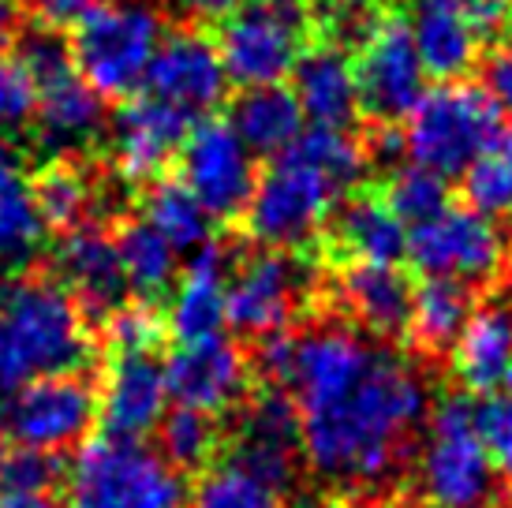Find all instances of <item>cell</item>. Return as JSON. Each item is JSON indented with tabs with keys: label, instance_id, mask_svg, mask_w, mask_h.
I'll list each match as a JSON object with an SVG mask.
<instances>
[{
	"label": "cell",
	"instance_id": "6da1fadb",
	"mask_svg": "<svg viewBox=\"0 0 512 508\" xmlns=\"http://www.w3.org/2000/svg\"><path fill=\"white\" fill-rule=\"evenodd\" d=\"M255 367L292 396L303 464L333 490L359 494L393 479L434 408L412 363L341 322L262 337Z\"/></svg>",
	"mask_w": 512,
	"mask_h": 508
},
{
	"label": "cell",
	"instance_id": "7a4b0ae2",
	"mask_svg": "<svg viewBox=\"0 0 512 508\" xmlns=\"http://www.w3.org/2000/svg\"><path fill=\"white\" fill-rule=\"evenodd\" d=\"M367 165V146L348 127H303V135L258 176L243 210L247 236L262 243V251H303L359 187Z\"/></svg>",
	"mask_w": 512,
	"mask_h": 508
},
{
	"label": "cell",
	"instance_id": "3957f363",
	"mask_svg": "<svg viewBox=\"0 0 512 508\" xmlns=\"http://www.w3.org/2000/svg\"><path fill=\"white\" fill-rule=\"evenodd\" d=\"M90 363V325L64 284L34 273L0 281V393Z\"/></svg>",
	"mask_w": 512,
	"mask_h": 508
},
{
	"label": "cell",
	"instance_id": "277c9868",
	"mask_svg": "<svg viewBox=\"0 0 512 508\" xmlns=\"http://www.w3.org/2000/svg\"><path fill=\"white\" fill-rule=\"evenodd\" d=\"M64 508H184V475L143 441L94 438L64 475Z\"/></svg>",
	"mask_w": 512,
	"mask_h": 508
},
{
	"label": "cell",
	"instance_id": "5b68a950",
	"mask_svg": "<svg viewBox=\"0 0 512 508\" xmlns=\"http://www.w3.org/2000/svg\"><path fill=\"white\" fill-rule=\"evenodd\" d=\"M165 23L143 0H98L72 27V60L101 98H131L146 86Z\"/></svg>",
	"mask_w": 512,
	"mask_h": 508
},
{
	"label": "cell",
	"instance_id": "8992f818",
	"mask_svg": "<svg viewBox=\"0 0 512 508\" xmlns=\"http://www.w3.org/2000/svg\"><path fill=\"white\" fill-rule=\"evenodd\" d=\"M501 131V109L483 86L441 83L404 116V154L412 157V165L453 180L483 157Z\"/></svg>",
	"mask_w": 512,
	"mask_h": 508
},
{
	"label": "cell",
	"instance_id": "52a82bcc",
	"mask_svg": "<svg viewBox=\"0 0 512 508\" xmlns=\"http://www.w3.org/2000/svg\"><path fill=\"white\" fill-rule=\"evenodd\" d=\"M498 471L475 426V404L445 396L430 408L415 456V490L430 508H483Z\"/></svg>",
	"mask_w": 512,
	"mask_h": 508
},
{
	"label": "cell",
	"instance_id": "ba28073f",
	"mask_svg": "<svg viewBox=\"0 0 512 508\" xmlns=\"http://www.w3.org/2000/svg\"><path fill=\"white\" fill-rule=\"evenodd\" d=\"M19 64L34 86V116L49 150H75L105 127V98L86 83L60 30L34 27L19 38Z\"/></svg>",
	"mask_w": 512,
	"mask_h": 508
},
{
	"label": "cell",
	"instance_id": "9c48e42d",
	"mask_svg": "<svg viewBox=\"0 0 512 508\" xmlns=\"http://www.w3.org/2000/svg\"><path fill=\"white\" fill-rule=\"evenodd\" d=\"M311 4L307 0H247L228 15L217 34L228 83L273 86L292 79L311 38Z\"/></svg>",
	"mask_w": 512,
	"mask_h": 508
},
{
	"label": "cell",
	"instance_id": "30bf717a",
	"mask_svg": "<svg viewBox=\"0 0 512 508\" xmlns=\"http://www.w3.org/2000/svg\"><path fill=\"white\" fill-rule=\"evenodd\" d=\"M98 423V389L83 374H49L0 393V438L19 449L64 452Z\"/></svg>",
	"mask_w": 512,
	"mask_h": 508
},
{
	"label": "cell",
	"instance_id": "8fae6325",
	"mask_svg": "<svg viewBox=\"0 0 512 508\" xmlns=\"http://www.w3.org/2000/svg\"><path fill=\"white\" fill-rule=\"evenodd\" d=\"M423 277L456 284L494 281L509 262V240L498 221L471 206H445L438 217L408 228V254Z\"/></svg>",
	"mask_w": 512,
	"mask_h": 508
},
{
	"label": "cell",
	"instance_id": "7c38bea8",
	"mask_svg": "<svg viewBox=\"0 0 512 508\" xmlns=\"http://www.w3.org/2000/svg\"><path fill=\"white\" fill-rule=\"evenodd\" d=\"M314 288L311 266L288 251L247 254L228 273L225 322L243 337L285 333Z\"/></svg>",
	"mask_w": 512,
	"mask_h": 508
},
{
	"label": "cell",
	"instance_id": "4fadbf2b",
	"mask_svg": "<svg viewBox=\"0 0 512 508\" xmlns=\"http://www.w3.org/2000/svg\"><path fill=\"white\" fill-rule=\"evenodd\" d=\"M180 180L214 221L240 217L255 195V154L228 120H199L180 146Z\"/></svg>",
	"mask_w": 512,
	"mask_h": 508
},
{
	"label": "cell",
	"instance_id": "5bb4252c",
	"mask_svg": "<svg viewBox=\"0 0 512 508\" xmlns=\"http://www.w3.org/2000/svg\"><path fill=\"white\" fill-rule=\"evenodd\" d=\"M356 79L359 109L378 124H397L419 105L427 94V68L415 53L408 19L382 15V23L359 45Z\"/></svg>",
	"mask_w": 512,
	"mask_h": 508
},
{
	"label": "cell",
	"instance_id": "9a60e30c",
	"mask_svg": "<svg viewBox=\"0 0 512 508\" xmlns=\"http://www.w3.org/2000/svg\"><path fill=\"white\" fill-rule=\"evenodd\" d=\"M146 94L187 113L191 120L214 113L228 94V71L214 38L199 27L165 34L146 75Z\"/></svg>",
	"mask_w": 512,
	"mask_h": 508
},
{
	"label": "cell",
	"instance_id": "2e32d148",
	"mask_svg": "<svg viewBox=\"0 0 512 508\" xmlns=\"http://www.w3.org/2000/svg\"><path fill=\"white\" fill-rule=\"evenodd\" d=\"M165 381L176 408H191L217 419L243 404L247 381H251V359L240 344H232L221 333L206 340H187L169 355Z\"/></svg>",
	"mask_w": 512,
	"mask_h": 508
},
{
	"label": "cell",
	"instance_id": "e0dca14e",
	"mask_svg": "<svg viewBox=\"0 0 512 508\" xmlns=\"http://www.w3.org/2000/svg\"><path fill=\"white\" fill-rule=\"evenodd\" d=\"M169 415L165 363L150 355H113L98 385V419L109 438L143 441Z\"/></svg>",
	"mask_w": 512,
	"mask_h": 508
},
{
	"label": "cell",
	"instance_id": "ac0fdd59",
	"mask_svg": "<svg viewBox=\"0 0 512 508\" xmlns=\"http://www.w3.org/2000/svg\"><path fill=\"white\" fill-rule=\"evenodd\" d=\"M232 460L255 471L258 479L273 482L277 490H288L303 460V441H299V411L285 389H266L240 408Z\"/></svg>",
	"mask_w": 512,
	"mask_h": 508
},
{
	"label": "cell",
	"instance_id": "d6986e66",
	"mask_svg": "<svg viewBox=\"0 0 512 508\" xmlns=\"http://www.w3.org/2000/svg\"><path fill=\"white\" fill-rule=\"evenodd\" d=\"M195 120L180 109L165 105L154 94L124 101L113 116L109 142H113L116 169L128 180H157L172 157H180Z\"/></svg>",
	"mask_w": 512,
	"mask_h": 508
},
{
	"label": "cell",
	"instance_id": "ffe728a7",
	"mask_svg": "<svg viewBox=\"0 0 512 508\" xmlns=\"http://www.w3.org/2000/svg\"><path fill=\"white\" fill-rule=\"evenodd\" d=\"M57 277L64 292L83 307V314H98V318L120 311L131 292L116 240L101 225L64 232L57 247Z\"/></svg>",
	"mask_w": 512,
	"mask_h": 508
},
{
	"label": "cell",
	"instance_id": "44dd1931",
	"mask_svg": "<svg viewBox=\"0 0 512 508\" xmlns=\"http://www.w3.org/2000/svg\"><path fill=\"white\" fill-rule=\"evenodd\" d=\"M412 296L415 284L397 262H344L337 273V299L370 340H397L408 333Z\"/></svg>",
	"mask_w": 512,
	"mask_h": 508
},
{
	"label": "cell",
	"instance_id": "7402d4cb",
	"mask_svg": "<svg viewBox=\"0 0 512 508\" xmlns=\"http://www.w3.org/2000/svg\"><path fill=\"white\" fill-rule=\"evenodd\" d=\"M232 254L225 243L210 240L206 247L187 258L180 281L172 288L165 329L172 337L187 340L217 337L225 329V296H228V273H232Z\"/></svg>",
	"mask_w": 512,
	"mask_h": 508
},
{
	"label": "cell",
	"instance_id": "603a6c76",
	"mask_svg": "<svg viewBox=\"0 0 512 508\" xmlns=\"http://www.w3.org/2000/svg\"><path fill=\"white\" fill-rule=\"evenodd\" d=\"M408 30L423 68L438 83H464V75L483 60V34L456 0H415Z\"/></svg>",
	"mask_w": 512,
	"mask_h": 508
},
{
	"label": "cell",
	"instance_id": "cb8c5ba5",
	"mask_svg": "<svg viewBox=\"0 0 512 508\" xmlns=\"http://www.w3.org/2000/svg\"><path fill=\"white\" fill-rule=\"evenodd\" d=\"M449 355H453L456 381L468 393L483 400L512 393V307L505 303L475 307Z\"/></svg>",
	"mask_w": 512,
	"mask_h": 508
},
{
	"label": "cell",
	"instance_id": "d4e9b609",
	"mask_svg": "<svg viewBox=\"0 0 512 508\" xmlns=\"http://www.w3.org/2000/svg\"><path fill=\"white\" fill-rule=\"evenodd\" d=\"M292 94L314 127H352L359 113L356 60L333 42L314 45L292 71Z\"/></svg>",
	"mask_w": 512,
	"mask_h": 508
},
{
	"label": "cell",
	"instance_id": "484cf974",
	"mask_svg": "<svg viewBox=\"0 0 512 508\" xmlns=\"http://www.w3.org/2000/svg\"><path fill=\"white\" fill-rule=\"evenodd\" d=\"M329 240L344 262H400L408 254V225L400 221L385 195L352 191L329 217Z\"/></svg>",
	"mask_w": 512,
	"mask_h": 508
},
{
	"label": "cell",
	"instance_id": "4316f807",
	"mask_svg": "<svg viewBox=\"0 0 512 508\" xmlns=\"http://www.w3.org/2000/svg\"><path fill=\"white\" fill-rule=\"evenodd\" d=\"M45 217L38 210L34 180L8 139H0V266H27L45 243Z\"/></svg>",
	"mask_w": 512,
	"mask_h": 508
},
{
	"label": "cell",
	"instance_id": "83f0119b",
	"mask_svg": "<svg viewBox=\"0 0 512 508\" xmlns=\"http://www.w3.org/2000/svg\"><path fill=\"white\" fill-rule=\"evenodd\" d=\"M228 124L251 154L277 157L303 135V109L292 86H251V90H240V98L232 101Z\"/></svg>",
	"mask_w": 512,
	"mask_h": 508
},
{
	"label": "cell",
	"instance_id": "f1b7e54d",
	"mask_svg": "<svg viewBox=\"0 0 512 508\" xmlns=\"http://www.w3.org/2000/svg\"><path fill=\"white\" fill-rule=\"evenodd\" d=\"M471 314H475V296L468 284L423 277V284L412 296L408 333L427 355H449L464 333V325L471 322Z\"/></svg>",
	"mask_w": 512,
	"mask_h": 508
},
{
	"label": "cell",
	"instance_id": "f546056e",
	"mask_svg": "<svg viewBox=\"0 0 512 508\" xmlns=\"http://www.w3.org/2000/svg\"><path fill=\"white\" fill-rule=\"evenodd\" d=\"M116 251H120V266L128 277V288L135 296L150 303V299L172 296V288L180 281V251L172 247L157 228L139 221H124L113 232Z\"/></svg>",
	"mask_w": 512,
	"mask_h": 508
},
{
	"label": "cell",
	"instance_id": "4dcf8cb0",
	"mask_svg": "<svg viewBox=\"0 0 512 508\" xmlns=\"http://www.w3.org/2000/svg\"><path fill=\"white\" fill-rule=\"evenodd\" d=\"M143 221L157 228L180 254H195L214 240V217L202 210V202L180 176H157L139 198Z\"/></svg>",
	"mask_w": 512,
	"mask_h": 508
},
{
	"label": "cell",
	"instance_id": "1f68e13d",
	"mask_svg": "<svg viewBox=\"0 0 512 508\" xmlns=\"http://www.w3.org/2000/svg\"><path fill=\"white\" fill-rule=\"evenodd\" d=\"M34 195H38L45 228H60V232L90 225V217L101 202L98 184L86 176L83 165L64 161V157L53 161L49 169H42V176L34 180Z\"/></svg>",
	"mask_w": 512,
	"mask_h": 508
},
{
	"label": "cell",
	"instance_id": "d6a6232c",
	"mask_svg": "<svg viewBox=\"0 0 512 508\" xmlns=\"http://www.w3.org/2000/svg\"><path fill=\"white\" fill-rule=\"evenodd\" d=\"M184 508H285V490L258 479L236 460H225L199 471Z\"/></svg>",
	"mask_w": 512,
	"mask_h": 508
},
{
	"label": "cell",
	"instance_id": "836d02e7",
	"mask_svg": "<svg viewBox=\"0 0 512 508\" xmlns=\"http://www.w3.org/2000/svg\"><path fill=\"white\" fill-rule=\"evenodd\" d=\"M464 191L471 210L486 213L490 221H512V127H505L464 172Z\"/></svg>",
	"mask_w": 512,
	"mask_h": 508
},
{
	"label": "cell",
	"instance_id": "e575fe53",
	"mask_svg": "<svg viewBox=\"0 0 512 508\" xmlns=\"http://www.w3.org/2000/svg\"><path fill=\"white\" fill-rule=\"evenodd\" d=\"M161 456L169 460L180 475L184 471H206L214 464L217 449H221V430H217L214 415H202V411L191 408H176L169 411L161 426Z\"/></svg>",
	"mask_w": 512,
	"mask_h": 508
},
{
	"label": "cell",
	"instance_id": "d590c367",
	"mask_svg": "<svg viewBox=\"0 0 512 508\" xmlns=\"http://www.w3.org/2000/svg\"><path fill=\"white\" fill-rule=\"evenodd\" d=\"M385 202L404 225H423L449 206V180L423 165H397L385 184Z\"/></svg>",
	"mask_w": 512,
	"mask_h": 508
},
{
	"label": "cell",
	"instance_id": "8d00e7d4",
	"mask_svg": "<svg viewBox=\"0 0 512 508\" xmlns=\"http://www.w3.org/2000/svg\"><path fill=\"white\" fill-rule=\"evenodd\" d=\"M311 23L326 30L333 45H363L370 30L382 23L378 0H307Z\"/></svg>",
	"mask_w": 512,
	"mask_h": 508
},
{
	"label": "cell",
	"instance_id": "74e56055",
	"mask_svg": "<svg viewBox=\"0 0 512 508\" xmlns=\"http://www.w3.org/2000/svg\"><path fill=\"white\" fill-rule=\"evenodd\" d=\"M169 329L150 303H124L105 318V344L113 355H150Z\"/></svg>",
	"mask_w": 512,
	"mask_h": 508
},
{
	"label": "cell",
	"instance_id": "f35d334b",
	"mask_svg": "<svg viewBox=\"0 0 512 508\" xmlns=\"http://www.w3.org/2000/svg\"><path fill=\"white\" fill-rule=\"evenodd\" d=\"M60 479V464L53 452L8 445L0 456V494H49Z\"/></svg>",
	"mask_w": 512,
	"mask_h": 508
},
{
	"label": "cell",
	"instance_id": "ab89813d",
	"mask_svg": "<svg viewBox=\"0 0 512 508\" xmlns=\"http://www.w3.org/2000/svg\"><path fill=\"white\" fill-rule=\"evenodd\" d=\"M475 426L486 445V456L498 471V479L512 486V393L486 396L475 404Z\"/></svg>",
	"mask_w": 512,
	"mask_h": 508
},
{
	"label": "cell",
	"instance_id": "60d3db41",
	"mask_svg": "<svg viewBox=\"0 0 512 508\" xmlns=\"http://www.w3.org/2000/svg\"><path fill=\"white\" fill-rule=\"evenodd\" d=\"M34 116V86L15 57H0V139L23 131Z\"/></svg>",
	"mask_w": 512,
	"mask_h": 508
},
{
	"label": "cell",
	"instance_id": "b9f144b4",
	"mask_svg": "<svg viewBox=\"0 0 512 508\" xmlns=\"http://www.w3.org/2000/svg\"><path fill=\"white\" fill-rule=\"evenodd\" d=\"M483 90L494 98L501 116H512V38H505V42L486 57Z\"/></svg>",
	"mask_w": 512,
	"mask_h": 508
},
{
	"label": "cell",
	"instance_id": "7bdbcfd3",
	"mask_svg": "<svg viewBox=\"0 0 512 508\" xmlns=\"http://www.w3.org/2000/svg\"><path fill=\"white\" fill-rule=\"evenodd\" d=\"M464 8H468L475 30L483 34V42L490 38L505 42V34L512 30V0H468Z\"/></svg>",
	"mask_w": 512,
	"mask_h": 508
},
{
	"label": "cell",
	"instance_id": "ee69618b",
	"mask_svg": "<svg viewBox=\"0 0 512 508\" xmlns=\"http://www.w3.org/2000/svg\"><path fill=\"white\" fill-rule=\"evenodd\" d=\"M98 0H30V12L38 19V27L49 30H64L75 27Z\"/></svg>",
	"mask_w": 512,
	"mask_h": 508
},
{
	"label": "cell",
	"instance_id": "f6af8a7d",
	"mask_svg": "<svg viewBox=\"0 0 512 508\" xmlns=\"http://www.w3.org/2000/svg\"><path fill=\"white\" fill-rule=\"evenodd\" d=\"M172 8H180L184 15H191V19H221L225 23L228 15H236L247 4V0H169Z\"/></svg>",
	"mask_w": 512,
	"mask_h": 508
},
{
	"label": "cell",
	"instance_id": "bcb514c9",
	"mask_svg": "<svg viewBox=\"0 0 512 508\" xmlns=\"http://www.w3.org/2000/svg\"><path fill=\"white\" fill-rule=\"evenodd\" d=\"M0 508H64L53 494H0Z\"/></svg>",
	"mask_w": 512,
	"mask_h": 508
},
{
	"label": "cell",
	"instance_id": "7dc6e473",
	"mask_svg": "<svg viewBox=\"0 0 512 508\" xmlns=\"http://www.w3.org/2000/svg\"><path fill=\"white\" fill-rule=\"evenodd\" d=\"M12 4L8 0H0V49H4V42L12 38Z\"/></svg>",
	"mask_w": 512,
	"mask_h": 508
},
{
	"label": "cell",
	"instance_id": "c3c4849f",
	"mask_svg": "<svg viewBox=\"0 0 512 508\" xmlns=\"http://www.w3.org/2000/svg\"><path fill=\"white\" fill-rule=\"evenodd\" d=\"M456 4H468V0H456Z\"/></svg>",
	"mask_w": 512,
	"mask_h": 508
},
{
	"label": "cell",
	"instance_id": "681fc988",
	"mask_svg": "<svg viewBox=\"0 0 512 508\" xmlns=\"http://www.w3.org/2000/svg\"><path fill=\"white\" fill-rule=\"evenodd\" d=\"M483 508H490V505H483Z\"/></svg>",
	"mask_w": 512,
	"mask_h": 508
}]
</instances>
